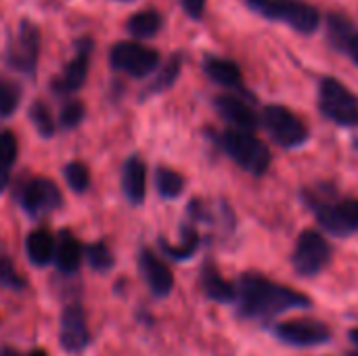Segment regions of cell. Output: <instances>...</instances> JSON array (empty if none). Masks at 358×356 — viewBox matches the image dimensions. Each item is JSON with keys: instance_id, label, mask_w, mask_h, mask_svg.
Here are the masks:
<instances>
[{"instance_id": "1", "label": "cell", "mask_w": 358, "mask_h": 356, "mask_svg": "<svg viewBox=\"0 0 358 356\" xmlns=\"http://www.w3.org/2000/svg\"><path fill=\"white\" fill-rule=\"evenodd\" d=\"M237 308L243 319L271 321L289 311H304L313 306V300L283 283L271 281L260 273H243L237 281Z\"/></svg>"}, {"instance_id": "2", "label": "cell", "mask_w": 358, "mask_h": 356, "mask_svg": "<svg viewBox=\"0 0 358 356\" xmlns=\"http://www.w3.org/2000/svg\"><path fill=\"white\" fill-rule=\"evenodd\" d=\"M245 6L268 19L289 25L298 34H315L321 27V13L306 0H245Z\"/></svg>"}, {"instance_id": "3", "label": "cell", "mask_w": 358, "mask_h": 356, "mask_svg": "<svg viewBox=\"0 0 358 356\" xmlns=\"http://www.w3.org/2000/svg\"><path fill=\"white\" fill-rule=\"evenodd\" d=\"M218 145L227 157H231L243 172L252 176H262L271 168L273 155L264 141H260L254 132L243 130H224L218 136Z\"/></svg>"}, {"instance_id": "4", "label": "cell", "mask_w": 358, "mask_h": 356, "mask_svg": "<svg viewBox=\"0 0 358 356\" xmlns=\"http://www.w3.org/2000/svg\"><path fill=\"white\" fill-rule=\"evenodd\" d=\"M42 50V31L36 21L21 19L4 46V63L27 78H36Z\"/></svg>"}, {"instance_id": "5", "label": "cell", "mask_w": 358, "mask_h": 356, "mask_svg": "<svg viewBox=\"0 0 358 356\" xmlns=\"http://www.w3.org/2000/svg\"><path fill=\"white\" fill-rule=\"evenodd\" d=\"M319 109L336 126H358V97L334 76H323L319 82Z\"/></svg>"}, {"instance_id": "6", "label": "cell", "mask_w": 358, "mask_h": 356, "mask_svg": "<svg viewBox=\"0 0 358 356\" xmlns=\"http://www.w3.org/2000/svg\"><path fill=\"white\" fill-rule=\"evenodd\" d=\"M260 124L271 134V138L283 149H298L306 145L310 138V132L306 124L300 120V115L279 103L264 105L260 113Z\"/></svg>"}, {"instance_id": "7", "label": "cell", "mask_w": 358, "mask_h": 356, "mask_svg": "<svg viewBox=\"0 0 358 356\" xmlns=\"http://www.w3.org/2000/svg\"><path fill=\"white\" fill-rule=\"evenodd\" d=\"M162 55L159 50L145 46L136 40H120L109 48L111 69L126 73L134 80H143L159 69Z\"/></svg>"}, {"instance_id": "8", "label": "cell", "mask_w": 358, "mask_h": 356, "mask_svg": "<svg viewBox=\"0 0 358 356\" xmlns=\"http://www.w3.org/2000/svg\"><path fill=\"white\" fill-rule=\"evenodd\" d=\"M329 262H331L329 241L315 229L302 231L292 252L294 271L300 277H317L327 269Z\"/></svg>"}, {"instance_id": "9", "label": "cell", "mask_w": 358, "mask_h": 356, "mask_svg": "<svg viewBox=\"0 0 358 356\" xmlns=\"http://www.w3.org/2000/svg\"><path fill=\"white\" fill-rule=\"evenodd\" d=\"M94 52V40L90 36H82L76 40V50L73 57L63 65L61 73L52 80L50 88L57 97H67L78 92L86 80H88V71H90V59Z\"/></svg>"}, {"instance_id": "10", "label": "cell", "mask_w": 358, "mask_h": 356, "mask_svg": "<svg viewBox=\"0 0 358 356\" xmlns=\"http://www.w3.org/2000/svg\"><path fill=\"white\" fill-rule=\"evenodd\" d=\"M319 227L331 237H350L358 233V199H331L315 210Z\"/></svg>"}, {"instance_id": "11", "label": "cell", "mask_w": 358, "mask_h": 356, "mask_svg": "<svg viewBox=\"0 0 358 356\" xmlns=\"http://www.w3.org/2000/svg\"><path fill=\"white\" fill-rule=\"evenodd\" d=\"M275 338L281 344L294 348H317L331 342V329L317 319H294L273 327Z\"/></svg>"}, {"instance_id": "12", "label": "cell", "mask_w": 358, "mask_h": 356, "mask_svg": "<svg viewBox=\"0 0 358 356\" xmlns=\"http://www.w3.org/2000/svg\"><path fill=\"white\" fill-rule=\"evenodd\" d=\"M325 40L336 52L348 57L358 67V25L352 17H348L342 10L327 13Z\"/></svg>"}, {"instance_id": "13", "label": "cell", "mask_w": 358, "mask_h": 356, "mask_svg": "<svg viewBox=\"0 0 358 356\" xmlns=\"http://www.w3.org/2000/svg\"><path fill=\"white\" fill-rule=\"evenodd\" d=\"M61 201H63V195L59 187L48 178H34L19 193V206L34 218L46 216L59 210Z\"/></svg>"}, {"instance_id": "14", "label": "cell", "mask_w": 358, "mask_h": 356, "mask_svg": "<svg viewBox=\"0 0 358 356\" xmlns=\"http://www.w3.org/2000/svg\"><path fill=\"white\" fill-rule=\"evenodd\" d=\"M214 109L216 113L233 128L243 132H254L260 126V115L252 107V103L237 92H224L214 97Z\"/></svg>"}, {"instance_id": "15", "label": "cell", "mask_w": 358, "mask_h": 356, "mask_svg": "<svg viewBox=\"0 0 358 356\" xmlns=\"http://www.w3.org/2000/svg\"><path fill=\"white\" fill-rule=\"evenodd\" d=\"M59 342L61 348L69 355H78L90 344L86 313L80 304H69L63 308L59 323Z\"/></svg>"}, {"instance_id": "16", "label": "cell", "mask_w": 358, "mask_h": 356, "mask_svg": "<svg viewBox=\"0 0 358 356\" xmlns=\"http://www.w3.org/2000/svg\"><path fill=\"white\" fill-rule=\"evenodd\" d=\"M201 69L203 73L218 86L222 88H229V90H235L237 94H243L248 97L250 92L245 90V82H243V71L241 67L237 65V61L229 59V57H220V55H203V61H201Z\"/></svg>"}, {"instance_id": "17", "label": "cell", "mask_w": 358, "mask_h": 356, "mask_svg": "<svg viewBox=\"0 0 358 356\" xmlns=\"http://www.w3.org/2000/svg\"><path fill=\"white\" fill-rule=\"evenodd\" d=\"M138 269L141 275L149 287V292L155 298H168L174 290V275L166 266L164 260H159L151 250H143L138 256Z\"/></svg>"}, {"instance_id": "18", "label": "cell", "mask_w": 358, "mask_h": 356, "mask_svg": "<svg viewBox=\"0 0 358 356\" xmlns=\"http://www.w3.org/2000/svg\"><path fill=\"white\" fill-rule=\"evenodd\" d=\"M122 191L132 206H141L147 195V166L141 157L132 155L122 168Z\"/></svg>"}, {"instance_id": "19", "label": "cell", "mask_w": 358, "mask_h": 356, "mask_svg": "<svg viewBox=\"0 0 358 356\" xmlns=\"http://www.w3.org/2000/svg\"><path fill=\"white\" fill-rule=\"evenodd\" d=\"M199 285H201L203 294H206L210 300L218 302V304H231V302H235V298H237L235 285L229 283V281L218 273V269H216L212 262H206V264H203L201 275H199Z\"/></svg>"}, {"instance_id": "20", "label": "cell", "mask_w": 358, "mask_h": 356, "mask_svg": "<svg viewBox=\"0 0 358 356\" xmlns=\"http://www.w3.org/2000/svg\"><path fill=\"white\" fill-rule=\"evenodd\" d=\"M182 65H185V52L182 50H176L168 57V61L157 69L155 78L147 84V88L143 90L141 99H147V97H155V94H162L166 90H170L176 80L180 78V71H182Z\"/></svg>"}, {"instance_id": "21", "label": "cell", "mask_w": 358, "mask_h": 356, "mask_svg": "<svg viewBox=\"0 0 358 356\" xmlns=\"http://www.w3.org/2000/svg\"><path fill=\"white\" fill-rule=\"evenodd\" d=\"M166 19L157 8H141L138 13L130 15L126 21V31L132 36V40H149L155 38L162 27H164Z\"/></svg>"}, {"instance_id": "22", "label": "cell", "mask_w": 358, "mask_h": 356, "mask_svg": "<svg viewBox=\"0 0 358 356\" xmlns=\"http://www.w3.org/2000/svg\"><path fill=\"white\" fill-rule=\"evenodd\" d=\"M82 245L80 241L73 237V233L69 231H61L59 239H57V248H55V264L63 275H71L80 269L82 262Z\"/></svg>"}, {"instance_id": "23", "label": "cell", "mask_w": 358, "mask_h": 356, "mask_svg": "<svg viewBox=\"0 0 358 356\" xmlns=\"http://www.w3.org/2000/svg\"><path fill=\"white\" fill-rule=\"evenodd\" d=\"M55 248H57V239L46 229H34L25 239V254L29 262L36 266L50 264V260H55Z\"/></svg>"}, {"instance_id": "24", "label": "cell", "mask_w": 358, "mask_h": 356, "mask_svg": "<svg viewBox=\"0 0 358 356\" xmlns=\"http://www.w3.org/2000/svg\"><path fill=\"white\" fill-rule=\"evenodd\" d=\"M180 233H182V239H180V243H178V245L168 243L166 239H159V248H162V252H164L168 258H172V260H189V258H193V256H195V252L199 250V243H201L199 233H197L193 227L185 225V227L180 229Z\"/></svg>"}, {"instance_id": "25", "label": "cell", "mask_w": 358, "mask_h": 356, "mask_svg": "<svg viewBox=\"0 0 358 356\" xmlns=\"http://www.w3.org/2000/svg\"><path fill=\"white\" fill-rule=\"evenodd\" d=\"M17 153H19V145L15 134L10 130H0V191L6 189L8 172L17 162Z\"/></svg>"}, {"instance_id": "26", "label": "cell", "mask_w": 358, "mask_h": 356, "mask_svg": "<svg viewBox=\"0 0 358 356\" xmlns=\"http://www.w3.org/2000/svg\"><path fill=\"white\" fill-rule=\"evenodd\" d=\"M155 189L164 199H176L185 191V178L172 168L155 170Z\"/></svg>"}, {"instance_id": "27", "label": "cell", "mask_w": 358, "mask_h": 356, "mask_svg": "<svg viewBox=\"0 0 358 356\" xmlns=\"http://www.w3.org/2000/svg\"><path fill=\"white\" fill-rule=\"evenodd\" d=\"M27 118L31 122V126L36 128V132L42 136V138H50L57 130V124H55V118L50 113V107L44 103V101H34L29 105V111H27Z\"/></svg>"}, {"instance_id": "28", "label": "cell", "mask_w": 358, "mask_h": 356, "mask_svg": "<svg viewBox=\"0 0 358 356\" xmlns=\"http://www.w3.org/2000/svg\"><path fill=\"white\" fill-rule=\"evenodd\" d=\"M21 103V86L0 76V118H10Z\"/></svg>"}, {"instance_id": "29", "label": "cell", "mask_w": 358, "mask_h": 356, "mask_svg": "<svg viewBox=\"0 0 358 356\" xmlns=\"http://www.w3.org/2000/svg\"><path fill=\"white\" fill-rule=\"evenodd\" d=\"M63 178L73 193H86L90 187V170L82 162H69L63 168Z\"/></svg>"}, {"instance_id": "30", "label": "cell", "mask_w": 358, "mask_h": 356, "mask_svg": "<svg viewBox=\"0 0 358 356\" xmlns=\"http://www.w3.org/2000/svg\"><path fill=\"white\" fill-rule=\"evenodd\" d=\"M84 254H86L88 264H90L94 271H99V273H107V271L113 266V254L109 252V248H107L103 241L90 243V245L84 250Z\"/></svg>"}, {"instance_id": "31", "label": "cell", "mask_w": 358, "mask_h": 356, "mask_svg": "<svg viewBox=\"0 0 358 356\" xmlns=\"http://www.w3.org/2000/svg\"><path fill=\"white\" fill-rule=\"evenodd\" d=\"M86 118V107L82 101H67L61 111H59V126L63 130H71V128H78Z\"/></svg>"}, {"instance_id": "32", "label": "cell", "mask_w": 358, "mask_h": 356, "mask_svg": "<svg viewBox=\"0 0 358 356\" xmlns=\"http://www.w3.org/2000/svg\"><path fill=\"white\" fill-rule=\"evenodd\" d=\"M0 287L13 290V292H21L25 287V279L15 271L8 258H0Z\"/></svg>"}, {"instance_id": "33", "label": "cell", "mask_w": 358, "mask_h": 356, "mask_svg": "<svg viewBox=\"0 0 358 356\" xmlns=\"http://www.w3.org/2000/svg\"><path fill=\"white\" fill-rule=\"evenodd\" d=\"M182 10L187 13V17H191L193 21H199L203 19L206 15V6H208V0H178Z\"/></svg>"}, {"instance_id": "34", "label": "cell", "mask_w": 358, "mask_h": 356, "mask_svg": "<svg viewBox=\"0 0 358 356\" xmlns=\"http://www.w3.org/2000/svg\"><path fill=\"white\" fill-rule=\"evenodd\" d=\"M0 356H21L17 350H13V348H2L0 350Z\"/></svg>"}, {"instance_id": "35", "label": "cell", "mask_w": 358, "mask_h": 356, "mask_svg": "<svg viewBox=\"0 0 358 356\" xmlns=\"http://www.w3.org/2000/svg\"><path fill=\"white\" fill-rule=\"evenodd\" d=\"M348 338H350V342L358 348V329H352V332L348 334Z\"/></svg>"}, {"instance_id": "36", "label": "cell", "mask_w": 358, "mask_h": 356, "mask_svg": "<svg viewBox=\"0 0 358 356\" xmlns=\"http://www.w3.org/2000/svg\"><path fill=\"white\" fill-rule=\"evenodd\" d=\"M27 356H48V355H46L44 350H40V348H38V350H31Z\"/></svg>"}, {"instance_id": "37", "label": "cell", "mask_w": 358, "mask_h": 356, "mask_svg": "<svg viewBox=\"0 0 358 356\" xmlns=\"http://www.w3.org/2000/svg\"><path fill=\"white\" fill-rule=\"evenodd\" d=\"M117 2H132V0H117Z\"/></svg>"}]
</instances>
